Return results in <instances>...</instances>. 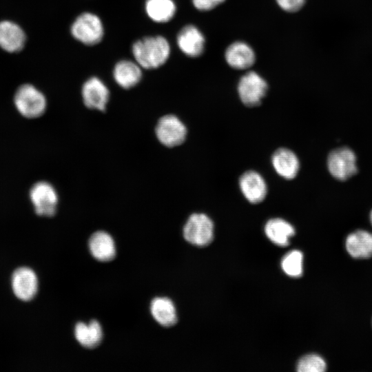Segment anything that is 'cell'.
Instances as JSON below:
<instances>
[{"instance_id":"5bb4252c","label":"cell","mask_w":372,"mask_h":372,"mask_svg":"<svg viewBox=\"0 0 372 372\" xmlns=\"http://www.w3.org/2000/svg\"><path fill=\"white\" fill-rule=\"evenodd\" d=\"M271 163L276 173L287 180L296 178L300 169V161L296 154L285 147L278 148L273 152Z\"/></svg>"},{"instance_id":"484cf974","label":"cell","mask_w":372,"mask_h":372,"mask_svg":"<svg viewBox=\"0 0 372 372\" xmlns=\"http://www.w3.org/2000/svg\"><path fill=\"white\" fill-rule=\"evenodd\" d=\"M196 8L201 11L210 10L219 4L222 3L225 0H192Z\"/></svg>"},{"instance_id":"e0dca14e","label":"cell","mask_w":372,"mask_h":372,"mask_svg":"<svg viewBox=\"0 0 372 372\" xmlns=\"http://www.w3.org/2000/svg\"><path fill=\"white\" fill-rule=\"evenodd\" d=\"M113 76L116 83L121 87L132 88L141 80V67L136 62L121 60L114 65Z\"/></svg>"},{"instance_id":"603a6c76","label":"cell","mask_w":372,"mask_h":372,"mask_svg":"<svg viewBox=\"0 0 372 372\" xmlns=\"http://www.w3.org/2000/svg\"><path fill=\"white\" fill-rule=\"evenodd\" d=\"M302 253L298 250H293L283 257L281 267L287 275L298 278L302 274Z\"/></svg>"},{"instance_id":"5b68a950","label":"cell","mask_w":372,"mask_h":372,"mask_svg":"<svg viewBox=\"0 0 372 372\" xmlns=\"http://www.w3.org/2000/svg\"><path fill=\"white\" fill-rule=\"evenodd\" d=\"M183 236L194 245L207 246L214 238V223L205 214H192L183 227Z\"/></svg>"},{"instance_id":"30bf717a","label":"cell","mask_w":372,"mask_h":372,"mask_svg":"<svg viewBox=\"0 0 372 372\" xmlns=\"http://www.w3.org/2000/svg\"><path fill=\"white\" fill-rule=\"evenodd\" d=\"M12 287L14 295L19 299L23 301L32 300L38 289L36 273L28 267L16 269L12 277Z\"/></svg>"},{"instance_id":"4fadbf2b","label":"cell","mask_w":372,"mask_h":372,"mask_svg":"<svg viewBox=\"0 0 372 372\" xmlns=\"http://www.w3.org/2000/svg\"><path fill=\"white\" fill-rule=\"evenodd\" d=\"M25 41V34L19 25L7 20L0 21L1 49L10 53L19 52L24 47Z\"/></svg>"},{"instance_id":"8992f818","label":"cell","mask_w":372,"mask_h":372,"mask_svg":"<svg viewBox=\"0 0 372 372\" xmlns=\"http://www.w3.org/2000/svg\"><path fill=\"white\" fill-rule=\"evenodd\" d=\"M155 134L162 145L174 147L184 143L187 136V128L177 116L167 114L158 121Z\"/></svg>"},{"instance_id":"d6986e66","label":"cell","mask_w":372,"mask_h":372,"mask_svg":"<svg viewBox=\"0 0 372 372\" xmlns=\"http://www.w3.org/2000/svg\"><path fill=\"white\" fill-rule=\"evenodd\" d=\"M267 238L275 245L285 247L289 239L295 234L294 227L286 220L276 218L269 220L265 226Z\"/></svg>"},{"instance_id":"7c38bea8","label":"cell","mask_w":372,"mask_h":372,"mask_svg":"<svg viewBox=\"0 0 372 372\" xmlns=\"http://www.w3.org/2000/svg\"><path fill=\"white\" fill-rule=\"evenodd\" d=\"M176 41L180 50L190 57L199 56L205 48V40L203 34L192 25H187L180 30Z\"/></svg>"},{"instance_id":"d4e9b609","label":"cell","mask_w":372,"mask_h":372,"mask_svg":"<svg viewBox=\"0 0 372 372\" xmlns=\"http://www.w3.org/2000/svg\"><path fill=\"white\" fill-rule=\"evenodd\" d=\"M306 0H276L279 6L284 10L294 12L300 10L304 5Z\"/></svg>"},{"instance_id":"3957f363","label":"cell","mask_w":372,"mask_h":372,"mask_svg":"<svg viewBox=\"0 0 372 372\" xmlns=\"http://www.w3.org/2000/svg\"><path fill=\"white\" fill-rule=\"evenodd\" d=\"M70 32L77 41L85 45H92L101 41L104 29L101 19L96 14L85 12L75 19Z\"/></svg>"},{"instance_id":"7a4b0ae2","label":"cell","mask_w":372,"mask_h":372,"mask_svg":"<svg viewBox=\"0 0 372 372\" xmlns=\"http://www.w3.org/2000/svg\"><path fill=\"white\" fill-rule=\"evenodd\" d=\"M14 101L19 112L28 118L41 116L47 107L44 94L31 84L21 85L14 94Z\"/></svg>"},{"instance_id":"8fae6325","label":"cell","mask_w":372,"mask_h":372,"mask_svg":"<svg viewBox=\"0 0 372 372\" xmlns=\"http://www.w3.org/2000/svg\"><path fill=\"white\" fill-rule=\"evenodd\" d=\"M239 186L245 198L252 204L261 203L267 194V186L262 176L249 170L243 173L239 179Z\"/></svg>"},{"instance_id":"2e32d148","label":"cell","mask_w":372,"mask_h":372,"mask_svg":"<svg viewBox=\"0 0 372 372\" xmlns=\"http://www.w3.org/2000/svg\"><path fill=\"white\" fill-rule=\"evenodd\" d=\"M345 247L354 258L366 259L372 256V233L358 229L348 235Z\"/></svg>"},{"instance_id":"ac0fdd59","label":"cell","mask_w":372,"mask_h":372,"mask_svg":"<svg viewBox=\"0 0 372 372\" xmlns=\"http://www.w3.org/2000/svg\"><path fill=\"white\" fill-rule=\"evenodd\" d=\"M255 54L251 48L241 41L233 43L225 52V59L233 68L244 70L255 62Z\"/></svg>"},{"instance_id":"cb8c5ba5","label":"cell","mask_w":372,"mask_h":372,"mask_svg":"<svg viewBox=\"0 0 372 372\" xmlns=\"http://www.w3.org/2000/svg\"><path fill=\"white\" fill-rule=\"evenodd\" d=\"M326 369L327 364L324 359L316 354L303 356L297 364L298 372H323Z\"/></svg>"},{"instance_id":"4316f807","label":"cell","mask_w":372,"mask_h":372,"mask_svg":"<svg viewBox=\"0 0 372 372\" xmlns=\"http://www.w3.org/2000/svg\"><path fill=\"white\" fill-rule=\"evenodd\" d=\"M369 218H370V221H371V225H372V209L370 212V214H369Z\"/></svg>"},{"instance_id":"52a82bcc","label":"cell","mask_w":372,"mask_h":372,"mask_svg":"<svg viewBox=\"0 0 372 372\" xmlns=\"http://www.w3.org/2000/svg\"><path fill=\"white\" fill-rule=\"evenodd\" d=\"M30 198L37 215L50 217L56 214L59 196L50 183L45 181L35 183L30 189Z\"/></svg>"},{"instance_id":"7402d4cb","label":"cell","mask_w":372,"mask_h":372,"mask_svg":"<svg viewBox=\"0 0 372 372\" xmlns=\"http://www.w3.org/2000/svg\"><path fill=\"white\" fill-rule=\"evenodd\" d=\"M145 9L150 19L165 23L174 17L176 7L172 0H146Z\"/></svg>"},{"instance_id":"44dd1931","label":"cell","mask_w":372,"mask_h":372,"mask_svg":"<svg viewBox=\"0 0 372 372\" xmlns=\"http://www.w3.org/2000/svg\"><path fill=\"white\" fill-rule=\"evenodd\" d=\"M76 340L83 347L92 349L97 347L103 338L101 326L96 320H92L88 324L79 322L74 329Z\"/></svg>"},{"instance_id":"ffe728a7","label":"cell","mask_w":372,"mask_h":372,"mask_svg":"<svg viewBox=\"0 0 372 372\" xmlns=\"http://www.w3.org/2000/svg\"><path fill=\"white\" fill-rule=\"evenodd\" d=\"M150 311L155 320L163 327H172L177 322L175 306L167 298L158 297L153 299Z\"/></svg>"},{"instance_id":"9c48e42d","label":"cell","mask_w":372,"mask_h":372,"mask_svg":"<svg viewBox=\"0 0 372 372\" xmlns=\"http://www.w3.org/2000/svg\"><path fill=\"white\" fill-rule=\"evenodd\" d=\"M81 94L87 107L99 111L105 110L109 101L110 91L98 77H91L83 83Z\"/></svg>"},{"instance_id":"277c9868","label":"cell","mask_w":372,"mask_h":372,"mask_svg":"<svg viewBox=\"0 0 372 372\" xmlns=\"http://www.w3.org/2000/svg\"><path fill=\"white\" fill-rule=\"evenodd\" d=\"M327 165L331 176L340 181H345L358 172L356 155L347 147L331 151L327 158Z\"/></svg>"},{"instance_id":"6da1fadb","label":"cell","mask_w":372,"mask_h":372,"mask_svg":"<svg viewBox=\"0 0 372 372\" xmlns=\"http://www.w3.org/2000/svg\"><path fill=\"white\" fill-rule=\"evenodd\" d=\"M132 50L136 62L145 69H155L163 65L170 54L169 42L162 36L140 39L134 43Z\"/></svg>"},{"instance_id":"9a60e30c","label":"cell","mask_w":372,"mask_h":372,"mask_svg":"<svg viewBox=\"0 0 372 372\" xmlns=\"http://www.w3.org/2000/svg\"><path fill=\"white\" fill-rule=\"evenodd\" d=\"M88 246L92 256L99 261L108 262L116 256L114 239L104 231L94 233L90 238Z\"/></svg>"},{"instance_id":"ba28073f","label":"cell","mask_w":372,"mask_h":372,"mask_svg":"<svg viewBox=\"0 0 372 372\" xmlns=\"http://www.w3.org/2000/svg\"><path fill=\"white\" fill-rule=\"evenodd\" d=\"M268 89L267 82L255 72H249L241 77L238 92L242 103L249 107L261 104Z\"/></svg>"}]
</instances>
